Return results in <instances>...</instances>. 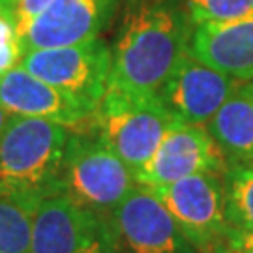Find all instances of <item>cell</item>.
Wrapping results in <instances>:
<instances>
[{
  "label": "cell",
  "mask_w": 253,
  "mask_h": 253,
  "mask_svg": "<svg viewBox=\"0 0 253 253\" xmlns=\"http://www.w3.org/2000/svg\"><path fill=\"white\" fill-rule=\"evenodd\" d=\"M191 28L184 0H127L111 45L109 86L158 96L190 49Z\"/></svg>",
  "instance_id": "obj_1"
},
{
  "label": "cell",
  "mask_w": 253,
  "mask_h": 253,
  "mask_svg": "<svg viewBox=\"0 0 253 253\" xmlns=\"http://www.w3.org/2000/svg\"><path fill=\"white\" fill-rule=\"evenodd\" d=\"M70 127L9 115L0 135V195L38 207L60 193V167Z\"/></svg>",
  "instance_id": "obj_2"
},
{
  "label": "cell",
  "mask_w": 253,
  "mask_h": 253,
  "mask_svg": "<svg viewBox=\"0 0 253 253\" xmlns=\"http://www.w3.org/2000/svg\"><path fill=\"white\" fill-rule=\"evenodd\" d=\"M137 186L133 171L88 124L70 131L60 167V193L94 214H109Z\"/></svg>",
  "instance_id": "obj_3"
},
{
  "label": "cell",
  "mask_w": 253,
  "mask_h": 253,
  "mask_svg": "<svg viewBox=\"0 0 253 253\" xmlns=\"http://www.w3.org/2000/svg\"><path fill=\"white\" fill-rule=\"evenodd\" d=\"M171 122L158 96L107 86L88 127L135 174L158 150Z\"/></svg>",
  "instance_id": "obj_4"
},
{
  "label": "cell",
  "mask_w": 253,
  "mask_h": 253,
  "mask_svg": "<svg viewBox=\"0 0 253 253\" xmlns=\"http://www.w3.org/2000/svg\"><path fill=\"white\" fill-rule=\"evenodd\" d=\"M19 64L96 113L109 86L111 45L103 38H94L75 45L34 49L23 54Z\"/></svg>",
  "instance_id": "obj_5"
},
{
  "label": "cell",
  "mask_w": 253,
  "mask_h": 253,
  "mask_svg": "<svg viewBox=\"0 0 253 253\" xmlns=\"http://www.w3.org/2000/svg\"><path fill=\"white\" fill-rule=\"evenodd\" d=\"M154 191L199 253L225 244L231 227L227 223L225 190L219 172H197L154 188Z\"/></svg>",
  "instance_id": "obj_6"
},
{
  "label": "cell",
  "mask_w": 253,
  "mask_h": 253,
  "mask_svg": "<svg viewBox=\"0 0 253 253\" xmlns=\"http://www.w3.org/2000/svg\"><path fill=\"white\" fill-rule=\"evenodd\" d=\"M107 219L117 253H199L152 188L137 184Z\"/></svg>",
  "instance_id": "obj_7"
},
{
  "label": "cell",
  "mask_w": 253,
  "mask_h": 253,
  "mask_svg": "<svg viewBox=\"0 0 253 253\" xmlns=\"http://www.w3.org/2000/svg\"><path fill=\"white\" fill-rule=\"evenodd\" d=\"M227 162L207 126H193L172 118L158 150L135 172L137 184L167 186L197 172L223 174Z\"/></svg>",
  "instance_id": "obj_8"
},
{
  "label": "cell",
  "mask_w": 253,
  "mask_h": 253,
  "mask_svg": "<svg viewBox=\"0 0 253 253\" xmlns=\"http://www.w3.org/2000/svg\"><path fill=\"white\" fill-rule=\"evenodd\" d=\"M238 83L201 62L188 49L162 84L158 98L174 120L207 126L235 92Z\"/></svg>",
  "instance_id": "obj_9"
},
{
  "label": "cell",
  "mask_w": 253,
  "mask_h": 253,
  "mask_svg": "<svg viewBox=\"0 0 253 253\" xmlns=\"http://www.w3.org/2000/svg\"><path fill=\"white\" fill-rule=\"evenodd\" d=\"M122 0H49L21 38L23 54L83 43L109 27Z\"/></svg>",
  "instance_id": "obj_10"
},
{
  "label": "cell",
  "mask_w": 253,
  "mask_h": 253,
  "mask_svg": "<svg viewBox=\"0 0 253 253\" xmlns=\"http://www.w3.org/2000/svg\"><path fill=\"white\" fill-rule=\"evenodd\" d=\"M0 107L15 117L43 118L70 129L86 126L94 115L90 107L38 79L21 64L0 73Z\"/></svg>",
  "instance_id": "obj_11"
},
{
  "label": "cell",
  "mask_w": 253,
  "mask_h": 253,
  "mask_svg": "<svg viewBox=\"0 0 253 253\" xmlns=\"http://www.w3.org/2000/svg\"><path fill=\"white\" fill-rule=\"evenodd\" d=\"M105 225L107 217L79 207L68 195H49L32 217L30 253H81Z\"/></svg>",
  "instance_id": "obj_12"
},
{
  "label": "cell",
  "mask_w": 253,
  "mask_h": 253,
  "mask_svg": "<svg viewBox=\"0 0 253 253\" xmlns=\"http://www.w3.org/2000/svg\"><path fill=\"white\" fill-rule=\"evenodd\" d=\"M190 53L236 81H253V17L195 25Z\"/></svg>",
  "instance_id": "obj_13"
},
{
  "label": "cell",
  "mask_w": 253,
  "mask_h": 253,
  "mask_svg": "<svg viewBox=\"0 0 253 253\" xmlns=\"http://www.w3.org/2000/svg\"><path fill=\"white\" fill-rule=\"evenodd\" d=\"M227 163H253V81H240L207 124Z\"/></svg>",
  "instance_id": "obj_14"
},
{
  "label": "cell",
  "mask_w": 253,
  "mask_h": 253,
  "mask_svg": "<svg viewBox=\"0 0 253 253\" xmlns=\"http://www.w3.org/2000/svg\"><path fill=\"white\" fill-rule=\"evenodd\" d=\"M221 178L229 227L253 233V163H227Z\"/></svg>",
  "instance_id": "obj_15"
},
{
  "label": "cell",
  "mask_w": 253,
  "mask_h": 253,
  "mask_svg": "<svg viewBox=\"0 0 253 253\" xmlns=\"http://www.w3.org/2000/svg\"><path fill=\"white\" fill-rule=\"evenodd\" d=\"M36 207L0 195V253H30Z\"/></svg>",
  "instance_id": "obj_16"
},
{
  "label": "cell",
  "mask_w": 253,
  "mask_h": 253,
  "mask_svg": "<svg viewBox=\"0 0 253 253\" xmlns=\"http://www.w3.org/2000/svg\"><path fill=\"white\" fill-rule=\"evenodd\" d=\"M184 4L193 27L253 17V0H184Z\"/></svg>",
  "instance_id": "obj_17"
},
{
  "label": "cell",
  "mask_w": 253,
  "mask_h": 253,
  "mask_svg": "<svg viewBox=\"0 0 253 253\" xmlns=\"http://www.w3.org/2000/svg\"><path fill=\"white\" fill-rule=\"evenodd\" d=\"M47 4H49V0H17L15 2V6H13V19H15L19 40L27 32V28L32 23V19L36 17Z\"/></svg>",
  "instance_id": "obj_18"
},
{
  "label": "cell",
  "mask_w": 253,
  "mask_h": 253,
  "mask_svg": "<svg viewBox=\"0 0 253 253\" xmlns=\"http://www.w3.org/2000/svg\"><path fill=\"white\" fill-rule=\"evenodd\" d=\"M81 253H117V244H115V236H113V231H111V225H107L101 229V233L96 238L90 246H86Z\"/></svg>",
  "instance_id": "obj_19"
},
{
  "label": "cell",
  "mask_w": 253,
  "mask_h": 253,
  "mask_svg": "<svg viewBox=\"0 0 253 253\" xmlns=\"http://www.w3.org/2000/svg\"><path fill=\"white\" fill-rule=\"evenodd\" d=\"M225 244L236 253H253V233H240L229 229Z\"/></svg>",
  "instance_id": "obj_20"
},
{
  "label": "cell",
  "mask_w": 253,
  "mask_h": 253,
  "mask_svg": "<svg viewBox=\"0 0 253 253\" xmlns=\"http://www.w3.org/2000/svg\"><path fill=\"white\" fill-rule=\"evenodd\" d=\"M21 56H23L21 43H9V45L0 47V73L8 72L13 66H17L21 62Z\"/></svg>",
  "instance_id": "obj_21"
},
{
  "label": "cell",
  "mask_w": 253,
  "mask_h": 253,
  "mask_svg": "<svg viewBox=\"0 0 253 253\" xmlns=\"http://www.w3.org/2000/svg\"><path fill=\"white\" fill-rule=\"evenodd\" d=\"M201 253H236V252L231 250L227 244H221V246H217V248H212V250H208V252H201Z\"/></svg>",
  "instance_id": "obj_22"
},
{
  "label": "cell",
  "mask_w": 253,
  "mask_h": 253,
  "mask_svg": "<svg viewBox=\"0 0 253 253\" xmlns=\"http://www.w3.org/2000/svg\"><path fill=\"white\" fill-rule=\"evenodd\" d=\"M8 118H9V113L6 109L0 107V135H2V131H4V127L8 124Z\"/></svg>",
  "instance_id": "obj_23"
},
{
  "label": "cell",
  "mask_w": 253,
  "mask_h": 253,
  "mask_svg": "<svg viewBox=\"0 0 253 253\" xmlns=\"http://www.w3.org/2000/svg\"><path fill=\"white\" fill-rule=\"evenodd\" d=\"M15 2H17V0H0V4H2V6L11 8V9H13V6H15Z\"/></svg>",
  "instance_id": "obj_24"
}]
</instances>
